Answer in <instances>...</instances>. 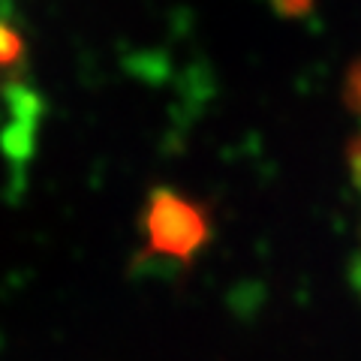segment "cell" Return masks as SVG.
Returning <instances> with one entry per match:
<instances>
[{"label":"cell","instance_id":"obj_1","mask_svg":"<svg viewBox=\"0 0 361 361\" xmlns=\"http://www.w3.org/2000/svg\"><path fill=\"white\" fill-rule=\"evenodd\" d=\"M208 208L175 187H154L142 217V262L160 271H184L211 244Z\"/></svg>","mask_w":361,"mask_h":361},{"label":"cell","instance_id":"obj_2","mask_svg":"<svg viewBox=\"0 0 361 361\" xmlns=\"http://www.w3.org/2000/svg\"><path fill=\"white\" fill-rule=\"evenodd\" d=\"M27 39L25 30L9 16L0 13V97L16 85L27 82Z\"/></svg>","mask_w":361,"mask_h":361},{"label":"cell","instance_id":"obj_3","mask_svg":"<svg viewBox=\"0 0 361 361\" xmlns=\"http://www.w3.org/2000/svg\"><path fill=\"white\" fill-rule=\"evenodd\" d=\"M346 97H349V106L355 109V115L361 118V63L349 75V85H346Z\"/></svg>","mask_w":361,"mask_h":361},{"label":"cell","instance_id":"obj_4","mask_svg":"<svg viewBox=\"0 0 361 361\" xmlns=\"http://www.w3.org/2000/svg\"><path fill=\"white\" fill-rule=\"evenodd\" d=\"M349 166H353V178L361 190V139L353 145V151H349Z\"/></svg>","mask_w":361,"mask_h":361}]
</instances>
